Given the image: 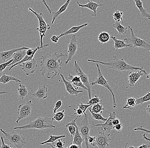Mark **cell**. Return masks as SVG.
Listing matches in <instances>:
<instances>
[{"mask_svg": "<svg viewBox=\"0 0 150 148\" xmlns=\"http://www.w3.org/2000/svg\"><path fill=\"white\" fill-rule=\"evenodd\" d=\"M66 53L55 52L53 54L47 53L41 57L40 72L42 76H45L48 79H52L59 74L62 69V63L59 59L61 57L67 58Z\"/></svg>", "mask_w": 150, "mask_h": 148, "instance_id": "1", "label": "cell"}, {"mask_svg": "<svg viewBox=\"0 0 150 148\" xmlns=\"http://www.w3.org/2000/svg\"><path fill=\"white\" fill-rule=\"evenodd\" d=\"M88 62L96 63L104 65L110 69H113L115 71L120 72H125L128 71H142L145 73V75L147 74V73L145 70H143V67H137L132 66L128 64L122 58H118L116 56L112 57V59L109 62L100 61L95 60L88 59Z\"/></svg>", "mask_w": 150, "mask_h": 148, "instance_id": "2", "label": "cell"}, {"mask_svg": "<svg viewBox=\"0 0 150 148\" xmlns=\"http://www.w3.org/2000/svg\"><path fill=\"white\" fill-rule=\"evenodd\" d=\"M56 126L53 124V121L51 118L49 117H38L35 120L30 122L28 124L21 126L14 127L15 130H28L37 129L38 130H45L47 129H54Z\"/></svg>", "mask_w": 150, "mask_h": 148, "instance_id": "3", "label": "cell"}, {"mask_svg": "<svg viewBox=\"0 0 150 148\" xmlns=\"http://www.w3.org/2000/svg\"><path fill=\"white\" fill-rule=\"evenodd\" d=\"M0 131L3 134L4 140L10 143L12 148H21L27 144L25 137L21 134L16 132H6L2 129H0Z\"/></svg>", "mask_w": 150, "mask_h": 148, "instance_id": "4", "label": "cell"}, {"mask_svg": "<svg viewBox=\"0 0 150 148\" xmlns=\"http://www.w3.org/2000/svg\"><path fill=\"white\" fill-rule=\"evenodd\" d=\"M128 28L130 29L131 34L127 38H125L124 42L126 44L131 45L134 47L139 48L150 51V44L143 39L137 37L134 33L133 29L131 28L130 25L128 26Z\"/></svg>", "mask_w": 150, "mask_h": 148, "instance_id": "5", "label": "cell"}, {"mask_svg": "<svg viewBox=\"0 0 150 148\" xmlns=\"http://www.w3.org/2000/svg\"><path fill=\"white\" fill-rule=\"evenodd\" d=\"M96 66L97 67V70H98V76L96 79L93 82H91L90 84L91 86H95V85H97L102 86L107 89L109 91L110 93L112 94V108H117V105L116 103L115 94H114L112 88L108 84L109 81L107 80L104 77L98 63H96Z\"/></svg>", "mask_w": 150, "mask_h": 148, "instance_id": "6", "label": "cell"}, {"mask_svg": "<svg viewBox=\"0 0 150 148\" xmlns=\"http://www.w3.org/2000/svg\"><path fill=\"white\" fill-rule=\"evenodd\" d=\"M28 10L30 12H32L35 15V16L37 17L38 21V24L39 27L37 28L36 30L38 31L39 33V35L40 37V46H42L43 45V38L45 36V33L47 30H50V26L49 24H47L43 18V14L42 13H38L36 11L33 10L31 8H28Z\"/></svg>", "mask_w": 150, "mask_h": 148, "instance_id": "7", "label": "cell"}, {"mask_svg": "<svg viewBox=\"0 0 150 148\" xmlns=\"http://www.w3.org/2000/svg\"><path fill=\"white\" fill-rule=\"evenodd\" d=\"M33 105L32 101L30 100L27 101L26 103L21 104L18 106L16 123H18L21 120L26 118L31 115L32 107Z\"/></svg>", "mask_w": 150, "mask_h": 148, "instance_id": "8", "label": "cell"}, {"mask_svg": "<svg viewBox=\"0 0 150 148\" xmlns=\"http://www.w3.org/2000/svg\"><path fill=\"white\" fill-rule=\"evenodd\" d=\"M84 117L79 125V131L81 137L84 139L86 148L89 147V144L87 141V138L89 136L91 129L88 121V117L86 113L84 114Z\"/></svg>", "mask_w": 150, "mask_h": 148, "instance_id": "9", "label": "cell"}, {"mask_svg": "<svg viewBox=\"0 0 150 148\" xmlns=\"http://www.w3.org/2000/svg\"><path fill=\"white\" fill-rule=\"evenodd\" d=\"M74 70L76 74L80 77L81 81L88 89L87 91L88 93V99L89 100L91 99L92 98L91 87V84L89 82L88 77L82 71V69L80 67L79 65L78 64L77 62L76 61H74Z\"/></svg>", "mask_w": 150, "mask_h": 148, "instance_id": "10", "label": "cell"}, {"mask_svg": "<svg viewBox=\"0 0 150 148\" xmlns=\"http://www.w3.org/2000/svg\"><path fill=\"white\" fill-rule=\"evenodd\" d=\"M77 49L78 44L76 36V35L74 34L72 35L70 41L67 45V52L68 55L66 61L64 63L65 65H67L68 63L72 60L76 53Z\"/></svg>", "mask_w": 150, "mask_h": 148, "instance_id": "11", "label": "cell"}, {"mask_svg": "<svg viewBox=\"0 0 150 148\" xmlns=\"http://www.w3.org/2000/svg\"><path fill=\"white\" fill-rule=\"evenodd\" d=\"M105 111L109 115V118H107L106 120L103 124H94L93 123V125L95 127H100L102 132L109 133L111 132V130L114 129V125H112V122L113 120L116 118V113L115 111L110 112L105 110Z\"/></svg>", "mask_w": 150, "mask_h": 148, "instance_id": "12", "label": "cell"}, {"mask_svg": "<svg viewBox=\"0 0 150 148\" xmlns=\"http://www.w3.org/2000/svg\"><path fill=\"white\" fill-rule=\"evenodd\" d=\"M18 65L21 67V70L25 73L27 76L34 74L38 67L36 60L34 58L31 60L21 63Z\"/></svg>", "mask_w": 150, "mask_h": 148, "instance_id": "13", "label": "cell"}, {"mask_svg": "<svg viewBox=\"0 0 150 148\" xmlns=\"http://www.w3.org/2000/svg\"><path fill=\"white\" fill-rule=\"evenodd\" d=\"M109 133L100 132L96 137V146L99 148H108L111 138Z\"/></svg>", "mask_w": 150, "mask_h": 148, "instance_id": "14", "label": "cell"}, {"mask_svg": "<svg viewBox=\"0 0 150 148\" xmlns=\"http://www.w3.org/2000/svg\"><path fill=\"white\" fill-rule=\"evenodd\" d=\"M60 75L62 79L61 80H59V81L63 83L65 86L66 90L70 95H75L76 96H77L79 93H84L83 91L78 90V89H77L76 88L75 89L74 88L72 85V83L70 81H68L66 80L64 76L62 74H60Z\"/></svg>", "mask_w": 150, "mask_h": 148, "instance_id": "15", "label": "cell"}, {"mask_svg": "<svg viewBox=\"0 0 150 148\" xmlns=\"http://www.w3.org/2000/svg\"><path fill=\"white\" fill-rule=\"evenodd\" d=\"M47 88L45 85L39 86L38 87L36 91L32 93L31 96L37 101H42L47 98Z\"/></svg>", "mask_w": 150, "mask_h": 148, "instance_id": "16", "label": "cell"}, {"mask_svg": "<svg viewBox=\"0 0 150 148\" xmlns=\"http://www.w3.org/2000/svg\"><path fill=\"white\" fill-rule=\"evenodd\" d=\"M145 74L144 72L142 71H138L137 72H130L128 74V85L126 87V89L130 87H133L136 82Z\"/></svg>", "mask_w": 150, "mask_h": 148, "instance_id": "17", "label": "cell"}, {"mask_svg": "<svg viewBox=\"0 0 150 148\" xmlns=\"http://www.w3.org/2000/svg\"><path fill=\"white\" fill-rule=\"evenodd\" d=\"M88 2V3L85 4H80L78 1H76L79 7H81L82 8V13H83V9L84 8H87L89 10H91L93 12V13L91 14V16H92L96 17V12L97 11V8L99 6H102L104 5V4H98L97 3L95 2L92 1H90V0H86Z\"/></svg>", "mask_w": 150, "mask_h": 148, "instance_id": "18", "label": "cell"}, {"mask_svg": "<svg viewBox=\"0 0 150 148\" xmlns=\"http://www.w3.org/2000/svg\"><path fill=\"white\" fill-rule=\"evenodd\" d=\"M30 48L22 47L14 48L7 51H1L0 52V61L5 62L6 60L12 58L14 53L18 50L22 49H29Z\"/></svg>", "mask_w": 150, "mask_h": 148, "instance_id": "19", "label": "cell"}, {"mask_svg": "<svg viewBox=\"0 0 150 148\" xmlns=\"http://www.w3.org/2000/svg\"><path fill=\"white\" fill-rule=\"evenodd\" d=\"M78 118L76 117L74 119L71 121V122L74 125L76 128V133L73 136L74 137V139H73L72 143L77 145L79 147V148H82L81 144H82V143H83L84 140V139L81 137V135L79 131V127L76 124V120Z\"/></svg>", "mask_w": 150, "mask_h": 148, "instance_id": "20", "label": "cell"}, {"mask_svg": "<svg viewBox=\"0 0 150 148\" xmlns=\"http://www.w3.org/2000/svg\"><path fill=\"white\" fill-rule=\"evenodd\" d=\"M27 50L28 49L20 50L15 52L12 57L13 62L10 64L9 66H12L15 64L20 62L25 57Z\"/></svg>", "mask_w": 150, "mask_h": 148, "instance_id": "21", "label": "cell"}, {"mask_svg": "<svg viewBox=\"0 0 150 148\" xmlns=\"http://www.w3.org/2000/svg\"><path fill=\"white\" fill-rule=\"evenodd\" d=\"M71 1V0H67L65 3L62 6L60 7L59 10H57V11L52 12V18L51 21L52 24H54V22H55V20H56V18H58V17H59L60 15L62 14L63 13H64L66 10H67L68 6H69V4H70Z\"/></svg>", "mask_w": 150, "mask_h": 148, "instance_id": "22", "label": "cell"}, {"mask_svg": "<svg viewBox=\"0 0 150 148\" xmlns=\"http://www.w3.org/2000/svg\"><path fill=\"white\" fill-rule=\"evenodd\" d=\"M88 25V23H86L82 24V25H79V26H74V27L70 28L69 30L65 31L64 32L62 33L60 35H58V36L60 38L63 36H66V35H69L74 34L78 32L81 29L86 27Z\"/></svg>", "mask_w": 150, "mask_h": 148, "instance_id": "23", "label": "cell"}, {"mask_svg": "<svg viewBox=\"0 0 150 148\" xmlns=\"http://www.w3.org/2000/svg\"><path fill=\"white\" fill-rule=\"evenodd\" d=\"M10 81H14L16 83L21 82V81L17 77L8 75L5 73H4L0 77V83L6 84Z\"/></svg>", "mask_w": 150, "mask_h": 148, "instance_id": "24", "label": "cell"}, {"mask_svg": "<svg viewBox=\"0 0 150 148\" xmlns=\"http://www.w3.org/2000/svg\"><path fill=\"white\" fill-rule=\"evenodd\" d=\"M135 3L136 6L139 10V12L141 13V16L142 17L146 18L149 19H150V14L148 13L145 8L143 7V4L141 0H133Z\"/></svg>", "mask_w": 150, "mask_h": 148, "instance_id": "25", "label": "cell"}, {"mask_svg": "<svg viewBox=\"0 0 150 148\" xmlns=\"http://www.w3.org/2000/svg\"><path fill=\"white\" fill-rule=\"evenodd\" d=\"M110 38L114 42V47L117 50L123 48L125 47H131L132 46L126 44L123 40H120L115 36H110Z\"/></svg>", "mask_w": 150, "mask_h": 148, "instance_id": "26", "label": "cell"}, {"mask_svg": "<svg viewBox=\"0 0 150 148\" xmlns=\"http://www.w3.org/2000/svg\"><path fill=\"white\" fill-rule=\"evenodd\" d=\"M19 97L21 100H23L29 95V92L27 87L21 82L19 83V87L17 89Z\"/></svg>", "mask_w": 150, "mask_h": 148, "instance_id": "27", "label": "cell"}, {"mask_svg": "<svg viewBox=\"0 0 150 148\" xmlns=\"http://www.w3.org/2000/svg\"><path fill=\"white\" fill-rule=\"evenodd\" d=\"M110 39V35L105 31L101 32L98 36V41L102 44L106 45Z\"/></svg>", "mask_w": 150, "mask_h": 148, "instance_id": "28", "label": "cell"}, {"mask_svg": "<svg viewBox=\"0 0 150 148\" xmlns=\"http://www.w3.org/2000/svg\"><path fill=\"white\" fill-rule=\"evenodd\" d=\"M112 27L116 29L119 34L121 35H125L127 33V28L123 26L120 22L116 21L115 23L112 24Z\"/></svg>", "mask_w": 150, "mask_h": 148, "instance_id": "29", "label": "cell"}, {"mask_svg": "<svg viewBox=\"0 0 150 148\" xmlns=\"http://www.w3.org/2000/svg\"><path fill=\"white\" fill-rule=\"evenodd\" d=\"M66 143L65 142L63 141L60 138L57 140L53 143H47L45 145L49 146L52 148H63L65 147Z\"/></svg>", "mask_w": 150, "mask_h": 148, "instance_id": "30", "label": "cell"}, {"mask_svg": "<svg viewBox=\"0 0 150 148\" xmlns=\"http://www.w3.org/2000/svg\"><path fill=\"white\" fill-rule=\"evenodd\" d=\"M136 106V99L134 97H130L127 100L126 104L123 107V109L132 110Z\"/></svg>", "mask_w": 150, "mask_h": 148, "instance_id": "31", "label": "cell"}, {"mask_svg": "<svg viewBox=\"0 0 150 148\" xmlns=\"http://www.w3.org/2000/svg\"><path fill=\"white\" fill-rule=\"evenodd\" d=\"M66 135H50L49 138L47 140L40 143L39 144L42 145H45L46 144L48 143H52L55 142L56 140L59 139H62L65 138Z\"/></svg>", "mask_w": 150, "mask_h": 148, "instance_id": "32", "label": "cell"}, {"mask_svg": "<svg viewBox=\"0 0 150 148\" xmlns=\"http://www.w3.org/2000/svg\"><path fill=\"white\" fill-rule=\"evenodd\" d=\"M150 101V93L148 92L146 94L139 98L136 99V106L142 105L145 102Z\"/></svg>", "mask_w": 150, "mask_h": 148, "instance_id": "33", "label": "cell"}, {"mask_svg": "<svg viewBox=\"0 0 150 148\" xmlns=\"http://www.w3.org/2000/svg\"><path fill=\"white\" fill-rule=\"evenodd\" d=\"M88 108L94 113H98V114H103V110H105V108L103 107V106L100 104L99 103L91 106Z\"/></svg>", "mask_w": 150, "mask_h": 148, "instance_id": "34", "label": "cell"}, {"mask_svg": "<svg viewBox=\"0 0 150 148\" xmlns=\"http://www.w3.org/2000/svg\"><path fill=\"white\" fill-rule=\"evenodd\" d=\"M65 110H63L62 111L54 113L52 117V121H56L58 122H61L65 117L64 115Z\"/></svg>", "mask_w": 150, "mask_h": 148, "instance_id": "35", "label": "cell"}, {"mask_svg": "<svg viewBox=\"0 0 150 148\" xmlns=\"http://www.w3.org/2000/svg\"><path fill=\"white\" fill-rule=\"evenodd\" d=\"M124 13L123 12L116 10L112 14L113 17V19L115 21H118V22H120L121 21L123 23V16Z\"/></svg>", "mask_w": 150, "mask_h": 148, "instance_id": "36", "label": "cell"}, {"mask_svg": "<svg viewBox=\"0 0 150 148\" xmlns=\"http://www.w3.org/2000/svg\"><path fill=\"white\" fill-rule=\"evenodd\" d=\"M65 127L68 129L70 133V137H73L76 133V128L74 125L73 124L71 121L67 123L65 125Z\"/></svg>", "mask_w": 150, "mask_h": 148, "instance_id": "37", "label": "cell"}, {"mask_svg": "<svg viewBox=\"0 0 150 148\" xmlns=\"http://www.w3.org/2000/svg\"><path fill=\"white\" fill-rule=\"evenodd\" d=\"M90 113L91 114L92 118L95 120H97L102 121L105 122L107 118H104L103 115L101 114H98V113H95L91 110V109H89Z\"/></svg>", "mask_w": 150, "mask_h": 148, "instance_id": "38", "label": "cell"}, {"mask_svg": "<svg viewBox=\"0 0 150 148\" xmlns=\"http://www.w3.org/2000/svg\"><path fill=\"white\" fill-rule=\"evenodd\" d=\"M97 95H95L93 98H91V99H89L87 104H90L91 105H93L96 104L98 103H101L103 101L100 97L98 96V92Z\"/></svg>", "mask_w": 150, "mask_h": 148, "instance_id": "39", "label": "cell"}, {"mask_svg": "<svg viewBox=\"0 0 150 148\" xmlns=\"http://www.w3.org/2000/svg\"><path fill=\"white\" fill-rule=\"evenodd\" d=\"M12 62H13V59H12L6 62L0 64V73H2L6 67L9 66V64Z\"/></svg>", "mask_w": 150, "mask_h": 148, "instance_id": "40", "label": "cell"}, {"mask_svg": "<svg viewBox=\"0 0 150 148\" xmlns=\"http://www.w3.org/2000/svg\"><path fill=\"white\" fill-rule=\"evenodd\" d=\"M69 107L73 109L75 111L74 115L76 116V117L78 118H81V116L84 115V113H83L82 110L81 109H80V108H78L77 109H76V108H74L71 106H69Z\"/></svg>", "mask_w": 150, "mask_h": 148, "instance_id": "41", "label": "cell"}, {"mask_svg": "<svg viewBox=\"0 0 150 148\" xmlns=\"http://www.w3.org/2000/svg\"><path fill=\"white\" fill-rule=\"evenodd\" d=\"M68 79L70 80L71 83H74V82H78V81H81L80 77L77 75L76 76H73L71 74H69L68 75Z\"/></svg>", "mask_w": 150, "mask_h": 148, "instance_id": "42", "label": "cell"}, {"mask_svg": "<svg viewBox=\"0 0 150 148\" xmlns=\"http://www.w3.org/2000/svg\"><path fill=\"white\" fill-rule=\"evenodd\" d=\"M87 141L91 146L93 147L96 146V137L90 136L89 135L87 138Z\"/></svg>", "mask_w": 150, "mask_h": 148, "instance_id": "43", "label": "cell"}, {"mask_svg": "<svg viewBox=\"0 0 150 148\" xmlns=\"http://www.w3.org/2000/svg\"><path fill=\"white\" fill-rule=\"evenodd\" d=\"M62 101H61V100H58V101H56V103H55L54 108L52 109L54 114L56 113L58 109L60 108L61 106L62 105Z\"/></svg>", "mask_w": 150, "mask_h": 148, "instance_id": "44", "label": "cell"}, {"mask_svg": "<svg viewBox=\"0 0 150 148\" xmlns=\"http://www.w3.org/2000/svg\"><path fill=\"white\" fill-rule=\"evenodd\" d=\"M91 106L92 105L90 104H84L82 103H80L78 105V108L81 109L84 114L86 112L87 109Z\"/></svg>", "mask_w": 150, "mask_h": 148, "instance_id": "45", "label": "cell"}, {"mask_svg": "<svg viewBox=\"0 0 150 148\" xmlns=\"http://www.w3.org/2000/svg\"><path fill=\"white\" fill-rule=\"evenodd\" d=\"M72 84L74 86H76L77 88H81L83 89L84 90L87 91L88 90L87 88L84 86V84L81 82V81H78V82H74L72 83Z\"/></svg>", "mask_w": 150, "mask_h": 148, "instance_id": "46", "label": "cell"}, {"mask_svg": "<svg viewBox=\"0 0 150 148\" xmlns=\"http://www.w3.org/2000/svg\"><path fill=\"white\" fill-rule=\"evenodd\" d=\"M1 145H0V148H12V147L10 145H7L4 143V140L3 136L1 137Z\"/></svg>", "mask_w": 150, "mask_h": 148, "instance_id": "47", "label": "cell"}, {"mask_svg": "<svg viewBox=\"0 0 150 148\" xmlns=\"http://www.w3.org/2000/svg\"><path fill=\"white\" fill-rule=\"evenodd\" d=\"M135 131H142V132H145L149 134L150 131L149 130H146L145 128H143L142 126H139V127H137L135 128L134 129Z\"/></svg>", "mask_w": 150, "mask_h": 148, "instance_id": "48", "label": "cell"}, {"mask_svg": "<svg viewBox=\"0 0 150 148\" xmlns=\"http://www.w3.org/2000/svg\"><path fill=\"white\" fill-rule=\"evenodd\" d=\"M123 127V125L122 123H120L119 124L114 125V129H116L117 131H118V132H120L122 131Z\"/></svg>", "mask_w": 150, "mask_h": 148, "instance_id": "49", "label": "cell"}, {"mask_svg": "<svg viewBox=\"0 0 150 148\" xmlns=\"http://www.w3.org/2000/svg\"><path fill=\"white\" fill-rule=\"evenodd\" d=\"M59 39V38L58 35H53L50 38V41L56 44V43H58Z\"/></svg>", "mask_w": 150, "mask_h": 148, "instance_id": "50", "label": "cell"}, {"mask_svg": "<svg viewBox=\"0 0 150 148\" xmlns=\"http://www.w3.org/2000/svg\"><path fill=\"white\" fill-rule=\"evenodd\" d=\"M42 2V3L44 4V5L46 6V7L47 10L48 11L49 13L50 14H52V10L50 9V7H49L48 5L47 4V3L46 1V0H40Z\"/></svg>", "mask_w": 150, "mask_h": 148, "instance_id": "51", "label": "cell"}, {"mask_svg": "<svg viewBox=\"0 0 150 148\" xmlns=\"http://www.w3.org/2000/svg\"><path fill=\"white\" fill-rule=\"evenodd\" d=\"M150 144L148 143V144H143L139 147H137V148H149L150 147Z\"/></svg>", "mask_w": 150, "mask_h": 148, "instance_id": "52", "label": "cell"}, {"mask_svg": "<svg viewBox=\"0 0 150 148\" xmlns=\"http://www.w3.org/2000/svg\"><path fill=\"white\" fill-rule=\"evenodd\" d=\"M120 120L118 118H115L114 119V120H113L112 122V125H116L119 124V123H120Z\"/></svg>", "mask_w": 150, "mask_h": 148, "instance_id": "53", "label": "cell"}, {"mask_svg": "<svg viewBox=\"0 0 150 148\" xmlns=\"http://www.w3.org/2000/svg\"><path fill=\"white\" fill-rule=\"evenodd\" d=\"M67 148H79V147L77 145H76L73 143H71L69 144V146L67 147Z\"/></svg>", "mask_w": 150, "mask_h": 148, "instance_id": "54", "label": "cell"}, {"mask_svg": "<svg viewBox=\"0 0 150 148\" xmlns=\"http://www.w3.org/2000/svg\"><path fill=\"white\" fill-rule=\"evenodd\" d=\"M142 137L144 139H145L146 141H147L148 143H149L150 144V140L149 137H147L145 135V134H144L142 136Z\"/></svg>", "mask_w": 150, "mask_h": 148, "instance_id": "55", "label": "cell"}, {"mask_svg": "<svg viewBox=\"0 0 150 148\" xmlns=\"http://www.w3.org/2000/svg\"><path fill=\"white\" fill-rule=\"evenodd\" d=\"M146 110L147 113H148V115H149L150 113V106L149 105L146 108Z\"/></svg>", "mask_w": 150, "mask_h": 148, "instance_id": "56", "label": "cell"}, {"mask_svg": "<svg viewBox=\"0 0 150 148\" xmlns=\"http://www.w3.org/2000/svg\"><path fill=\"white\" fill-rule=\"evenodd\" d=\"M8 93V92L6 91H3L0 89V95H2V94H6V93Z\"/></svg>", "mask_w": 150, "mask_h": 148, "instance_id": "57", "label": "cell"}, {"mask_svg": "<svg viewBox=\"0 0 150 148\" xmlns=\"http://www.w3.org/2000/svg\"><path fill=\"white\" fill-rule=\"evenodd\" d=\"M134 148L135 147H133V146H129V147H128V148Z\"/></svg>", "mask_w": 150, "mask_h": 148, "instance_id": "58", "label": "cell"}]
</instances>
